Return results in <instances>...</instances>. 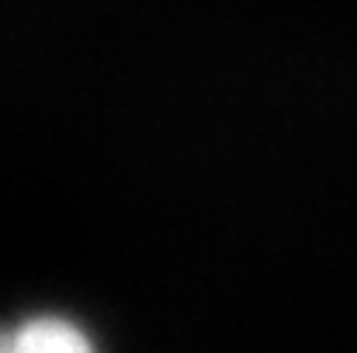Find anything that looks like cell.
Here are the masks:
<instances>
[{
	"label": "cell",
	"instance_id": "6da1fadb",
	"mask_svg": "<svg viewBox=\"0 0 357 353\" xmlns=\"http://www.w3.org/2000/svg\"><path fill=\"white\" fill-rule=\"evenodd\" d=\"M3 353H94L87 336L56 315H42V319H28L21 322L7 340Z\"/></svg>",
	"mask_w": 357,
	"mask_h": 353
}]
</instances>
